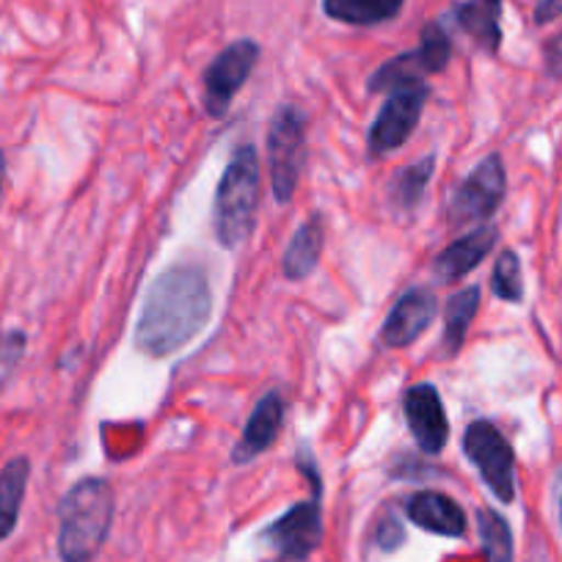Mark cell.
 I'll list each match as a JSON object with an SVG mask.
<instances>
[{
  "label": "cell",
  "instance_id": "obj_4",
  "mask_svg": "<svg viewBox=\"0 0 562 562\" xmlns=\"http://www.w3.org/2000/svg\"><path fill=\"white\" fill-rule=\"evenodd\" d=\"M301 472L310 477L312 499L299 502L290 507L284 516L276 518L262 532V540L276 551L279 562H306L323 543V507H321V474L312 467V461H299Z\"/></svg>",
  "mask_w": 562,
  "mask_h": 562
},
{
  "label": "cell",
  "instance_id": "obj_19",
  "mask_svg": "<svg viewBox=\"0 0 562 562\" xmlns=\"http://www.w3.org/2000/svg\"><path fill=\"white\" fill-rule=\"evenodd\" d=\"M456 20L483 50L496 53L502 45V29H499V7L494 3H483V0H469V3H458Z\"/></svg>",
  "mask_w": 562,
  "mask_h": 562
},
{
  "label": "cell",
  "instance_id": "obj_14",
  "mask_svg": "<svg viewBox=\"0 0 562 562\" xmlns=\"http://www.w3.org/2000/svg\"><path fill=\"white\" fill-rule=\"evenodd\" d=\"M405 513L425 532L441 535V538H463L467 535V513H463V507L447 494H439V491L414 494L405 505Z\"/></svg>",
  "mask_w": 562,
  "mask_h": 562
},
{
  "label": "cell",
  "instance_id": "obj_9",
  "mask_svg": "<svg viewBox=\"0 0 562 562\" xmlns=\"http://www.w3.org/2000/svg\"><path fill=\"white\" fill-rule=\"evenodd\" d=\"M507 175L499 155H488L480 160L477 169L452 191L450 196V221L452 224H483L499 210L505 199Z\"/></svg>",
  "mask_w": 562,
  "mask_h": 562
},
{
  "label": "cell",
  "instance_id": "obj_16",
  "mask_svg": "<svg viewBox=\"0 0 562 562\" xmlns=\"http://www.w3.org/2000/svg\"><path fill=\"white\" fill-rule=\"evenodd\" d=\"M323 240H326V232H323V218L321 215H312L310 221L299 226V232L290 240L288 251L281 257V270L290 281H301L317 268L323 251Z\"/></svg>",
  "mask_w": 562,
  "mask_h": 562
},
{
  "label": "cell",
  "instance_id": "obj_17",
  "mask_svg": "<svg viewBox=\"0 0 562 562\" xmlns=\"http://www.w3.org/2000/svg\"><path fill=\"white\" fill-rule=\"evenodd\" d=\"M480 310V288H463L447 301L445 306V334H441V356L452 359L461 353L463 342H467L469 326H472L474 315Z\"/></svg>",
  "mask_w": 562,
  "mask_h": 562
},
{
  "label": "cell",
  "instance_id": "obj_2",
  "mask_svg": "<svg viewBox=\"0 0 562 562\" xmlns=\"http://www.w3.org/2000/svg\"><path fill=\"white\" fill-rule=\"evenodd\" d=\"M113 524V488L102 477H86L58 505V557L91 562L105 546Z\"/></svg>",
  "mask_w": 562,
  "mask_h": 562
},
{
  "label": "cell",
  "instance_id": "obj_22",
  "mask_svg": "<svg viewBox=\"0 0 562 562\" xmlns=\"http://www.w3.org/2000/svg\"><path fill=\"white\" fill-rule=\"evenodd\" d=\"M477 532L483 543L485 562H513V532L510 524L491 507L477 510Z\"/></svg>",
  "mask_w": 562,
  "mask_h": 562
},
{
  "label": "cell",
  "instance_id": "obj_28",
  "mask_svg": "<svg viewBox=\"0 0 562 562\" xmlns=\"http://www.w3.org/2000/svg\"><path fill=\"white\" fill-rule=\"evenodd\" d=\"M3 177H7V158L0 153V199H3Z\"/></svg>",
  "mask_w": 562,
  "mask_h": 562
},
{
  "label": "cell",
  "instance_id": "obj_18",
  "mask_svg": "<svg viewBox=\"0 0 562 562\" xmlns=\"http://www.w3.org/2000/svg\"><path fill=\"white\" fill-rule=\"evenodd\" d=\"M31 463L29 458L18 456L0 469V543L14 532L23 507L25 488H29Z\"/></svg>",
  "mask_w": 562,
  "mask_h": 562
},
{
  "label": "cell",
  "instance_id": "obj_23",
  "mask_svg": "<svg viewBox=\"0 0 562 562\" xmlns=\"http://www.w3.org/2000/svg\"><path fill=\"white\" fill-rule=\"evenodd\" d=\"M491 288H494L496 299L507 301V304H518L524 299V279H521V259L516 251H502L494 265V276H491Z\"/></svg>",
  "mask_w": 562,
  "mask_h": 562
},
{
  "label": "cell",
  "instance_id": "obj_15",
  "mask_svg": "<svg viewBox=\"0 0 562 562\" xmlns=\"http://www.w3.org/2000/svg\"><path fill=\"white\" fill-rule=\"evenodd\" d=\"M494 246H496V226L480 224L477 229L458 237L456 243H450V246L436 257L434 262L436 279L445 281V284L463 279V276L472 273V270L488 257Z\"/></svg>",
  "mask_w": 562,
  "mask_h": 562
},
{
  "label": "cell",
  "instance_id": "obj_5",
  "mask_svg": "<svg viewBox=\"0 0 562 562\" xmlns=\"http://www.w3.org/2000/svg\"><path fill=\"white\" fill-rule=\"evenodd\" d=\"M306 160V116L295 105H279L268 127L270 186L279 204L293 202Z\"/></svg>",
  "mask_w": 562,
  "mask_h": 562
},
{
  "label": "cell",
  "instance_id": "obj_29",
  "mask_svg": "<svg viewBox=\"0 0 562 562\" xmlns=\"http://www.w3.org/2000/svg\"><path fill=\"white\" fill-rule=\"evenodd\" d=\"M483 3H494V7H499L502 0H483Z\"/></svg>",
  "mask_w": 562,
  "mask_h": 562
},
{
  "label": "cell",
  "instance_id": "obj_13",
  "mask_svg": "<svg viewBox=\"0 0 562 562\" xmlns=\"http://www.w3.org/2000/svg\"><path fill=\"white\" fill-rule=\"evenodd\" d=\"M284 408L288 405H284V397L279 392L265 394L257 403V408H254L251 419L246 422L243 439L232 450V461L248 463L262 456V452H268L276 445V439H279L281 425H284Z\"/></svg>",
  "mask_w": 562,
  "mask_h": 562
},
{
  "label": "cell",
  "instance_id": "obj_7",
  "mask_svg": "<svg viewBox=\"0 0 562 562\" xmlns=\"http://www.w3.org/2000/svg\"><path fill=\"white\" fill-rule=\"evenodd\" d=\"M450 56H452L450 36H447V31L441 29L439 23H430L425 25V31H422L419 47L389 58L383 67H378V72L372 75L367 89H370L372 94H378V91H386L389 94V91L403 89V86L422 83L425 75L441 72V69L450 64Z\"/></svg>",
  "mask_w": 562,
  "mask_h": 562
},
{
  "label": "cell",
  "instance_id": "obj_11",
  "mask_svg": "<svg viewBox=\"0 0 562 562\" xmlns=\"http://www.w3.org/2000/svg\"><path fill=\"white\" fill-rule=\"evenodd\" d=\"M405 422L414 436L416 447L425 456H439L450 439V422H447L445 403L434 383H416L405 392L403 400Z\"/></svg>",
  "mask_w": 562,
  "mask_h": 562
},
{
  "label": "cell",
  "instance_id": "obj_21",
  "mask_svg": "<svg viewBox=\"0 0 562 562\" xmlns=\"http://www.w3.org/2000/svg\"><path fill=\"white\" fill-rule=\"evenodd\" d=\"M434 171L436 155H425L422 160H416V164L397 171V177H394L392 186H389V199H392V204L400 213H411V210L422 202V193L428 188Z\"/></svg>",
  "mask_w": 562,
  "mask_h": 562
},
{
  "label": "cell",
  "instance_id": "obj_12",
  "mask_svg": "<svg viewBox=\"0 0 562 562\" xmlns=\"http://www.w3.org/2000/svg\"><path fill=\"white\" fill-rule=\"evenodd\" d=\"M436 310V295L428 288H414L405 295H400L397 304L392 306V312L386 315L381 328V342L386 348H408L414 345L422 334L428 331L430 323H434Z\"/></svg>",
  "mask_w": 562,
  "mask_h": 562
},
{
  "label": "cell",
  "instance_id": "obj_6",
  "mask_svg": "<svg viewBox=\"0 0 562 562\" xmlns=\"http://www.w3.org/2000/svg\"><path fill=\"white\" fill-rule=\"evenodd\" d=\"M463 452L485 480L491 494L502 505H510L516 499V456L502 430L488 419L472 422L463 434Z\"/></svg>",
  "mask_w": 562,
  "mask_h": 562
},
{
  "label": "cell",
  "instance_id": "obj_8",
  "mask_svg": "<svg viewBox=\"0 0 562 562\" xmlns=\"http://www.w3.org/2000/svg\"><path fill=\"white\" fill-rule=\"evenodd\" d=\"M428 97V83H414L389 91L386 102H383L370 127V138H367L372 158H386L389 153L403 147L416 130V124H419Z\"/></svg>",
  "mask_w": 562,
  "mask_h": 562
},
{
  "label": "cell",
  "instance_id": "obj_10",
  "mask_svg": "<svg viewBox=\"0 0 562 562\" xmlns=\"http://www.w3.org/2000/svg\"><path fill=\"white\" fill-rule=\"evenodd\" d=\"M259 58V45L254 40L232 42L226 50L213 58L204 72V105L210 116L221 119L232 105V97L243 89Z\"/></svg>",
  "mask_w": 562,
  "mask_h": 562
},
{
  "label": "cell",
  "instance_id": "obj_30",
  "mask_svg": "<svg viewBox=\"0 0 562 562\" xmlns=\"http://www.w3.org/2000/svg\"><path fill=\"white\" fill-rule=\"evenodd\" d=\"M560 516H562V507H560Z\"/></svg>",
  "mask_w": 562,
  "mask_h": 562
},
{
  "label": "cell",
  "instance_id": "obj_1",
  "mask_svg": "<svg viewBox=\"0 0 562 562\" xmlns=\"http://www.w3.org/2000/svg\"><path fill=\"white\" fill-rule=\"evenodd\" d=\"M213 315V290L199 265H175L155 279L135 326L140 353L164 359L186 348Z\"/></svg>",
  "mask_w": 562,
  "mask_h": 562
},
{
  "label": "cell",
  "instance_id": "obj_3",
  "mask_svg": "<svg viewBox=\"0 0 562 562\" xmlns=\"http://www.w3.org/2000/svg\"><path fill=\"white\" fill-rule=\"evenodd\" d=\"M259 207V158L251 144L235 149L215 193V237L224 248H237L254 232Z\"/></svg>",
  "mask_w": 562,
  "mask_h": 562
},
{
  "label": "cell",
  "instance_id": "obj_25",
  "mask_svg": "<svg viewBox=\"0 0 562 562\" xmlns=\"http://www.w3.org/2000/svg\"><path fill=\"white\" fill-rule=\"evenodd\" d=\"M543 61H546V72H549L551 78L562 80V34H557L554 40H549V45H546L543 50Z\"/></svg>",
  "mask_w": 562,
  "mask_h": 562
},
{
  "label": "cell",
  "instance_id": "obj_24",
  "mask_svg": "<svg viewBox=\"0 0 562 562\" xmlns=\"http://www.w3.org/2000/svg\"><path fill=\"white\" fill-rule=\"evenodd\" d=\"M25 353V334L23 331H7L0 337V386L12 378L18 370L20 359Z\"/></svg>",
  "mask_w": 562,
  "mask_h": 562
},
{
  "label": "cell",
  "instance_id": "obj_20",
  "mask_svg": "<svg viewBox=\"0 0 562 562\" xmlns=\"http://www.w3.org/2000/svg\"><path fill=\"white\" fill-rule=\"evenodd\" d=\"M403 0H323V12L337 23L378 25L397 18Z\"/></svg>",
  "mask_w": 562,
  "mask_h": 562
},
{
  "label": "cell",
  "instance_id": "obj_27",
  "mask_svg": "<svg viewBox=\"0 0 562 562\" xmlns=\"http://www.w3.org/2000/svg\"><path fill=\"white\" fill-rule=\"evenodd\" d=\"M562 14V0H538L535 3V23L546 25Z\"/></svg>",
  "mask_w": 562,
  "mask_h": 562
},
{
  "label": "cell",
  "instance_id": "obj_26",
  "mask_svg": "<svg viewBox=\"0 0 562 562\" xmlns=\"http://www.w3.org/2000/svg\"><path fill=\"white\" fill-rule=\"evenodd\" d=\"M403 527H400L397 524V518H386V521L381 524V529H378V543H381V549H386V551H392V549H397L400 543H403Z\"/></svg>",
  "mask_w": 562,
  "mask_h": 562
}]
</instances>
